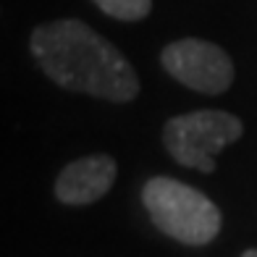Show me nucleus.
<instances>
[{"label":"nucleus","mask_w":257,"mask_h":257,"mask_svg":"<svg viewBox=\"0 0 257 257\" xmlns=\"http://www.w3.org/2000/svg\"><path fill=\"white\" fill-rule=\"evenodd\" d=\"M29 50L58 87L110 102H132L139 76L128 58L79 19H61L32 32Z\"/></svg>","instance_id":"f257e3e1"},{"label":"nucleus","mask_w":257,"mask_h":257,"mask_svg":"<svg viewBox=\"0 0 257 257\" xmlns=\"http://www.w3.org/2000/svg\"><path fill=\"white\" fill-rule=\"evenodd\" d=\"M142 205L158 231L179 244H210L223 226L218 205L194 186L171 176H153L142 186Z\"/></svg>","instance_id":"f03ea898"},{"label":"nucleus","mask_w":257,"mask_h":257,"mask_svg":"<svg viewBox=\"0 0 257 257\" xmlns=\"http://www.w3.org/2000/svg\"><path fill=\"white\" fill-rule=\"evenodd\" d=\"M244 134V123L228 110H192L163 126V145L168 155L184 168L213 173L218 155Z\"/></svg>","instance_id":"7ed1b4c3"},{"label":"nucleus","mask_w":257,"mask_h":257,"mask_svg":"<svg viewBox=\"0 0 257 257\" xmlns=\"http://www.w3.org/2000/svg\"><path fill=\"white\" fill-rule=\"evenodd\" d=\"M163 68L202 95H220L233 81V63L223 48L207 40H179L163 48L160 53Z\"/></svg>","instance_id":"20e7f679"},{"label":"nucleus","mask_w":257,"mask_h":257,"mask_svg":"<svg viewBox=\"0 0 257 257\" xmlns=\"http://www.w3.org/2000/svg\"><path fill=\"white\" fill-rule=\"evenodd\" d=\"M118 166L105 153L71 160L55 179V197L63 205H92L110 192Z\"/></svg>","instance_id":"39448f33"},{"label":"nucleus","mask_w":257,"mask_h":257,"mask_svg":"<svg viewBox=\"0 0 257 257\" xmlns=\"http://www.w3.org/2000/svg\"><path fill=\"white\" fill-rule=\"evenodd\" d=\"M92 3L100 6V11H105L108 16L121 21H142L153 8V0H92Z\"/></svg>","instance_id":"423d86ee"},{"label":"nucleus","mask_w":257,"mask_h":257,"mask_svg":"<svg viewBox=\"0 0 257 257\" xmlns=\"http://www.w3.org/2000/svg\"><path fill=\"white\" fill-rule=\"evenodd\" d=\"M241 257H257V249H247V252H244Z\"/></svg>","instance_id":"0eeeda50"}]
</instances>
